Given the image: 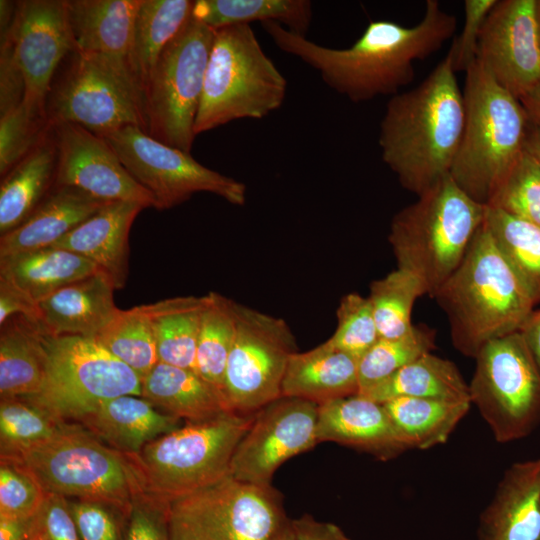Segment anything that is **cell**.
I'll return each mask as SVG.
<instances>
[{
	"mask_svg": "<svg viewBox=\"0 0 540 540\" xmlns=\"http://www.w3.org/2000/svg\"><path fill=\"white\" fill-rule=\"evenodd\" d=\"M274 44L319 72L337 93L355 103L394 96L411 83L414 62L437 52L456 30L457 20L437 0H427L424 15L413 26L372 20L348 48L317 44L277 22L262 23Z\"/></svg>",
	"mask_w": 540,
	"mask_h": 540,
	"instance_id": "obj_1",
	"label": "cell"
},
{
	"mask_svg": "<svg viewBox=\"0 0 540 540\" xmlns=\"http://www.w3.org/2000/svg\"><path fill=\"white\" fill-rule=\"evenodd\" d=\"M465 104L449 52L415 88L391 97L380 123L381 158L417 196L450 174Z\"/></svg>",
	"mask_w": 540,
	"mask_h": 540,
	"instance_id": "obj_2",
	"label": "cell"
},
{
	"mask_svg": "<svg viewBox=\"0 0 540 540\" xmlns=\"http://www.w3.org/2000/svg\"><path fill=\"white\" fill-rule=\"evenodd\" d=\"M433 298L447 316L453 346L474 359L487 343L520 331L536 305L484 222Z\"/></svg>",
	"mask_w": 540,
	"mask_h": 540,
	"instance_id": "obj_3",
	"label": "cell"
},
{
	"mask_svg": "<svg viewBox=\"0 0 540 540\" xmlns=\"http://www.w3.org/2000/svg\"><path fill=\"white\" fill-rule=\"evenodd\" d=\"M450 174L392 218L388 241L397 268L416 276L433 297L464 259L485 219Z\"/></svg>",
	"mask_w": 540,
	"mask_h": 540,
	"instance_id": "obj_4",
	"label": "cell"
},
{
	"mask_svg": "<svg viewBox=\"0 0 540 540\" xmlns=\"http://www.w3.org/2000/svg\"><path fill=\"white\" fill-rule=\"evenodd\" d=\"M463 97L465 123L450 176L486 206L524 151L530 118L478 60L466 72Z\"/></svg>",
	"mask_w": 540,
	"mask_h": 540,
	"instance_id": "obj_5",
	"label": "cell"
},
{
	"mask_svg": "<svg viewBox=\"0 0 540 540\" xmlns=\"http://www.w3.org/2000/svg\"><path fill=\"white\" fill-rule=\"evenodd\" d=\"M255 414L227 412L205 421L185 422L129 455L145 496L169 505L229 475L234 451Z\"/></svg>",
	"mask_w": 540,
	"mask_h": 540,
	"instance_id": "obj_6",
	"label": "cell"
},
{
	"mask_svg": "<svg viewBox=\"0 0 540 540\" xmlns=\"http://www.w3.org/2000/svg\"><path fill=\"white\" fill-rule=\"evenodd\" d=\"M286 93V78L250 25L215 29L194 133L238 119H262L282 106Z\"/></svg>",
	"mask_w": 540,
	"mask_h": 540,
	"instance_id": "obj_7",
	"label": "cell"
},
{
	"mask_svg": "<svg viewBox=\"0 0 540 540\" xmlns=\"http://www.w3.org/2000/svg\"><path fill=\"white\" fill-rule=\"evenodd\" d=\"M46 493L100 502L128 516L145 495L128 454L109 447L82 425L65 422L48 441L20 459Z\"/></svg>",
	"mask_w": 540,
	"mask_h": 540,
	"instance_id": "obj_8",
	"label": "cell"
},
{
	"mask_svg": "<svg viewBox=\"0 0 540 540\" xmlns=\"http://www.w3.org/2000/svg\"><path fill=\"white\" fill-rule=\"evenodd\" d=\"M43 340L46 378L39 394L28 400L58 419L76 422L104 401L142 396L143 378L95 337L44 333Z\"/></svg>",
	"mask_w": 540,
	"mask_h": 540,
	"instance_id": "obj_9",
	"label": "cell"
},
{
	"mask_svg": "<svg viewBox=\"0 0 540 540\" xmlns=\"http://www.w3.org/2000/svg\"><path fill=\"white\" fill-rule=\"evenodd\" d=\"M168 520L171 540H269L289 521L272 485L230 474L169 503Z\"/></svg>",
	"mask_w": 540,
	"mask_h": 540,
	"instance_id": "obj_10",
	"label": "cell"
},
{
	"mask_svg": "<svg viewBox=\"0 0 540 540\" xmlns=\"http://www.w3.org/2000/svg\"><path fill=\"white\" fill-rule=\"evenodd\" d=\"M214 30L191 16L160 54L144 88L146 132L190 153Z\"/></svg>",
	"mask_w": 540,
	"mask_h": 540,
	"instance_id": "obj_11",
	"label": "cell"
},
{
	"mask_svg": "<svg viewBox=\"0 0 540 540\" xmlns=\"http://www.w3.org/2000/svg\"><path fill=\"white\" fill-rule=\"evenodd\" d=\"M475 360L470 400L495 440L529 435L540 423V371L520 331L487 343Z\"/></svg>",
	"mask_w": 540,
	"mask_h": 540,
	"instance_id": "obj_12",
	"label": "cell"
},
{
	"mask_svg": "<svg viewBox=\"0 0 540 540\" xmlns=\"http://www.w3.org/2000/svg\"><path fill=\"white\" fill-rule=\"evenodd\" d=\"M74 53L46 109L50 125L75 123L100 136L126 126L146 131L144 96L130 66Z\"/></svg>",
	"mask_w": 540,
	"mask_h": 540,
	"instance_id": "obj_13",
	"label": "cell"
},
{
	"mask_svg": "<svg viewBox=\"0 0 540 540\" xmlns=\"http://www.w3.org/2000/svg\"><path fill=\"white\" fill-rule=\"evenodd\" d=\"M130 175L154 197L157 209L180 205L198 192L215 194L232 205L246 203V185L207 168L188 152L169 146L138 126L102 135Z\"/></svg>",
	"mask_w": 540,
	"mask_h": 540,
	"instance_id": "obj_14",
	"label": "cell"
},
{
	"mask_svg": "<svg viewBox=\"0 0 540 540\" xmlns=\"http://www.w3.org/2000/svg\"><path fill=\"white\" fill-rule=\"evenodd\" d=\"M236 329L224 377V395L233 412L255 413L282 397L290 356L297 352L288 323L236 302Z\"/></svg>",
	"mask_w": 540,
	"mask_h": 540,
	"instance_id": "obj_15",
	"label": "cell"
},
{
	"mask_svg": "<svg viewBox=\"0 0 540 540\" xmlns=\"http://www.w3.org/2000/svg\"><path fill=\"white\" fill-rule=\"evenodd\" d=\"M2 41L10 45L24 80L22 104L31 115L47 118L52 78L63 58L75 51L66 1L16 2L13 21L1 34Z\"/></svg>",
	"mask_w": 540,
	"mask_h": 540,
	"instance_id": "obj_16",
	"label": "cell"
},
{
	"mask_svg": "<svg viewBox=\"0 0 540 540\" xmlns=\"http://www.w3.org/2000/svg\"><path fill=\"white\" fill-rule=\"evenodd\" d=\"M317 415V404L283 396L258 410L234 451L230 475L271 485L275 471L285 461L318 444Z\"/></svg>",
	"mask_w": 540,
	"mask_h": 540,
	"instance_id": "obj_17",
	"label": "cell"
},
{
	"mask_svg": "<svg viewBox=\"0 0 540 540\" xmlns=\"http://www.w3.org/2000/svg\"><path fill=\"white\" fill-rule=\"evenodd\" d=\"M478 62L517 99L540 80V0H500L487 16Z\"/></svg>",
	"mask_w": 540,
	"mask_h": 540,
	"instance_id": "obj_18",
	"label": "cell"
},
{
	"mask_svg": "<svg viewBox=\"0 0 540 540\" xmlns=\"http://www.w3.org/2000/svg\"><path fill=\"white\" fill-rule=\"evenodd\" d=\"M52 127L57 147L54 187H74L104 201L157 208L153 195L130 175L102 136L75 123Z\"/></svg>",
	"mask_w": 540,
	"mask_h": 540,
	"instance_id": "obj_19",
	"label": "cell"
},
{
	"mask_svg": "<svg viewBox=\"0 0 540 540\" xmlns=\"http://www.w3.org/2000/svg\"><path fill=\"white\" fill-rule=\"evenodd\" d=\"M316 438L392 459L409 448L384 405L356 394L318 405Z\"/></svg>",
	"mask_w": 540,
	"mask_h": 540,
	"instance_id": "obj_20",
	"label": "cell"
},
{
	"mask_svg": "<svg viewBox=\"0 0 540 540\" xmlns=\"http://www.w3.org/2000/svg\"><path fill=\"white\" fill-rule=\"evenodd\" d=\"M478 540H540V458L505 470L480 515Z\"/></svg>",
	"mask_w": 540,
	"mask_h": 540,
	"instance_id": "obj_21",
	"label": "cell"
},
{
	"mask_svg": "<svg viewBox=\"0 0 540 540\" xmlns=\"http://www.w3.org/2000/svg\"><path fill=\"white\" fill-rule=\"evenodd\" d=\"M114 290L102 270L57 290L38 303L43 330L51 336L97 337L119 309Z\"/></svg>",
	"mask_w": 540,
	"mask_h": 540,
	"instance_id": "obj_22",
	"label": "cell"
},
{
	"mask_svg": "<svg viewBox=\"0 0 540 540\" xmlns=\"http://www.w3.org/2000/svg\"><path fill=\"white\" fill-rule=\"evenodd\" d=\"M144 208L135 202H109L51 247L87 258L121 289L128 276L130 228Z\"/></svg>",
	"mask_w": 540,
	"mask_h": 540,
	"instance_id": "obj_23",
	"label": "cell"
},
{
	"mask_svg": "<svg viewBox=\"0 0 540 540\" xmlns=\"http://www.w3.org/2000/svg\"><path fill=\"white\" fill-rule=\"evenodd\" d=\"M140 4L141 0L66 1L74 52L99 55L130 66Z\"/></svg>",
	"mask_w": 540,
	"mask_h": 540,
	"instance_id": "obj_24",
	"label": "cell"
},
{
	"mask_svg": "<svg viewBox=\"0 0 540 540\" xmlns=\"http://www.w3.org/2000/svg\"><path fill=\"white\" fill-rule=\"evenodd\" d=\"M77 422L109 447L128 455L182 425L179 418L136 395L104 401Z\"/></svg>",
	"mask_w": 540,
	"mask_h": 540,
	"instance_id": "obj_25",
	"label": "cell"
},
{
	"mask_svg": "<svg viewBox=\"0 0 540 540\" xmlns=\"http://www.w3.org/2000/svg\"><path fill=\"white\" fill-rule=\"evenodd\" d=\"M107 203L74 187L53 186L22 224L1 236L0 257L53 246Z\"/></svg>",
	"mask_w": 540,
	"mask_h": 540,
	"instance_id": "obj_26",
	"label": "cell"
},
{
	"mask_svg": "<svg viewBox=\"0 0 540 540\" xmlns=\"http://www.w3.org/2000/svg\"><path fill=\"white\" fill-rule=\"evenodd\" d=\"M358 393V359L335 348L328 340L290 356L282 382L283 397L321 405Z\"/></svg>",
	"mask_w": 540,
	"mask_h": 540,
	"instance_id": "obj_27",
	"label": "cell"
},
{
	"mask_svg": "<svg viewBox=\"0 0 540 540\" xmlns=\"http://www.w3.org/2000/svg\"><path fill=\"white\" fill-rule=\"evenodd\" d=\"M142 397L161 412L185 422L233 412L224 394L196 371L162 362L143 377Z\"/></svg>",
	"mask_w": 540,
	"mask_h": 540,
	"instance_id": "obj_28",
	"label": "cell"
},
{
	"mask_svg": "<svg viewBox=\"0 0 540 540\" xmlns=\"http://www.w3.org/2000/svg\"><path fill=\"white\" fill-rule=\"evenodd\" d=\"M1 399H29L41 391L46 378L47 354L39 320L23 315L0 325Z\"/></svg>",
	"mask_w": 540,
	"mask_h": 540,
	"instance_id": "obj_29",
	"label": "cell"
},
{
	"mask_svg": "<svg viewBox=\"0 0 540 540\" xmlns=\"http://www.w3.org/2000/svg\"><path fill=\"white\" fill-rule=\"evenodd\" d=\"M56 166L57 147L52 127L1 181V236L22 224L52 190Z\"/></svg>",
	"mask_w": 540,
	"mask_h": 540,
	"instance_id": "obj_30",
	"label": "cell"
},
{
	"mask_svg": "<svg viewBox=\"0 0 540 540\" xmlns=\"http://www.w3.org/2000/svg\"><path fill=\"white\" fill-rule=\"evenodd\" d=\"M99 270L87 258L56 247L0 257V276L37 304L57 290Z\"/></svg>",
	"mask_w": 540,
	"mask_h": 540,
	"instance_id": "obj_31",
	"label": "cell"
},
{
	"mask_svg": "<svg viewBox=\"0 0 540 540\" xmlns=\"http://www.w3.org/2000/svg\"><path fill=\"white\" fill-rule=\"evenodd\" d=\"M378 403L399 397L469 401V384L450 360L426 353L359 394Z\"/></svg>",
	"mask_w": 540,
	"mask_h": 540,
	"instance_id": "obj_32",
	"label": "cell"
},
{
	"mask_svg": "<svg viewBox=\"0 0 540 540\" xmlns=\"http://www.w3.org/2000/svg\"><path fill=\"white\" fill-rule=\"evenodd\" d=\"M204 296H178L145 304L154 330L159 362L195 371Z\"/></svg>",
	"mask_w": 540,
	"mask_h": 540,
	"instance_id": "obj_33",
	"label": "cell"
},
{
	"mask_svg": "<svg viewBox=\"0 0 540 540\" xmlns=\"http://www.w3.org/2000/svg\"><path fill=\"white\" fill-rule=\"evenodd\" d=\"M193 6L191 0H141L130 67L142 92L163 49L191 18Z\"/></svg>",
	"mask_w": 540,
	"mask_h": 540,
	"instance_id": "obj_34",
	"label": "cell"
},
{
	"mask_svg": "<svg viewBox=\"0 0 540 540\" xmlns=\"http://www.w3.org/2000/svg\"><path fill=\"white\" fill-rule=\"evenodd\" d=\"M407 447L444 444L469 411L471 402L399 397L382 403Z\"/></svg>",
	"mask_w": 540,
	"mask_h": 540,
	"instance_id": "obj_35",
	"label": "cell"
},
{
	"mask_svg": "<svg viewBox=\"0 0 540 540\" xmlns=\"http://www.w3.org/2000/svg\"><path fill=\"white\" fill-rule=\"evenodd\" d=\"M312 14L308 0H196L192 10L193 18L213 30L273 21L301 36H306Z\"/></svg>",
	"mask_w": 540,
	"mask_h": 540,
	"instance_id": "obj_36",
	"label": "cell"
},
{
	"mask_svg": "<svg viewBox=\"0 0 540 540\" xmlns=\"http://www.w3.org/2000/svg\"><path fill=\"white\" fill-rule=\"evenodd\" d=\"M484 224L499 252L540 302V227L486 206Z\"/></svg>",
	"mask_w": 540,
	"mask_h": 540,
	"instance_id": "obj_37",
	"label": "cell"
},
{
	"mask_svg": "<svg viewBox=\"0 0 540 540\" xmlns=\"http://www.w3.org/2000/svg\"><path fill=\"white\" fill-rule=\"evenodd\" d=\"M235 304L217 292L206 294L196 348L195 371L223 394L226 365L235 337Z\"/></svg>",
	"mask_w": 540,
	"mask_h": 540,
	"instance_id": "obj_38",
	"label": "cell"
},
{
	"mask_svg": "<svg viewBox=\"0 0 540 540\" xmlns=\"http://www.w3.org/2000/svg\"><path fill=\"white\" fill-rule=\"evenodd\" d=\"M95 338L142 378L159 362L154 330L145 304L118 309Z\"/></svg>",
	"mask_w": 540,
	"mask_h": 540,
	"instance_id": "obj_39",
	"label": "cell"
},
{
	"mask_svg": "<svg viewBox=\"0 0 540 540\" xmlns=\"http://www.w3.org/2000/svg\"><path fill=\"white\" fill-rule=\"evenodd\" d=\"M65 422L28 399H1L0 458L20 460L52 438Z\"/></svg>",
	"mask_w": 540,
	"mask_h": 540,
	"instance_id": "obj_40",
	"label": "cell"
},
{
	"mask_svg": "<svg viewBox=\"0 0 540 540\" xmlns=\"http://www.w3.org/2000/svg\"><path fill=\"white\" fill-rule=\"evenodd\" d=\"M369 289L368 299L380 338H396L411 331L413 306L427 294L422 282L412 273L396 268L372 281Z\"/></svg>",
	"mask_w": 540,
	"mask_h": 540,
	"instance_id": "obj_41",
	"label": "cell"
},
{
	"mask_svg": "<svg viewBox=\"0 0 540 540\" xmlns=\"http://www.w3.org/2000/svg\"><path fill=\"white\" fill-rule=\"evenodd\" d=\"M435 331L414 325L411 331L396 338H379L358 360L359 393L390 377L420 356L432 352Z\"/></svg>",
	"mask_w": 540,
	"mask_h": 540,
	"instance_id": "obj_42",
	"label": "cell"
},
{
	"mask_svg": "<svg viewBox=\"0 0 540 540\" xmlns=\"http://www.w3.org/2000/svg\"><path fill=\"white\" fill-rule=\"evenodd\" d=\"M486 206L540 227V165L525 149Z\"/></svg>",
	"mask_w": 540,
	"mask_h": 540,
	"instance_id": "obj_43",
	"label": "cell"
},
{
	"mask_svg": "<svg viewBox=\"0 0 540 540\" xmlns=\"http://www.w3.org/2000/svg\"><path fill=\"white\" fill-rule=\"evenodd\" d=\"M336 317L337 327L328 342L359 360L380 338L368 297L355 292L344 295Z\"/></svg>",
	"mask_w": 540,
	"mask_h": 540,
	"instance_id": "obj_44",
	"label": "cell"
},
{
	"mask_svg": "<svg viewBox=\"0 0 540 540\" xmlns=\"http://www.w3.org/2000/svg\"><path fill=\"white\" fill-rule=\"evenodd\" d=\"M46 495L22 460L0 458V517L33 516Z\"/></svg>",
	"mask_w": 540,
	"mask_h": 540,
	"instance_id": "obj_45",
	"label": "cell"
},
{
	"mask_svg": "<svg viewBox=\"0 0 540 540\" xmlns=\"http://www.w3.org/2000/svg\"><path fill=\"white\" fill-rule=\"evenodd\" d=\"M51 129L47 118L31 115L22 103L1 115L0 174L5 176Z\"/></svg>",
	"mask_w": 540,
	"mask_h": 540,
	"instance_id": "obj_46",
	"label": "cell"
},
{
	"mask_svg": "<svg viewBox=\"0 0 540 540\" xmlns=\"http://www.w3.org/2000/svg\"><path fill=\"white\" fill-rule=\"evenodd\" d=\"M69 506L82 540H124L127 516L118 509L78 499Z\"/></svg>",
	"mask_w": 540,
	"mask_h": 540,
	"instance_id": "obj_47",
	"label": "cell"
},
{
	"mask_svg": "<svg viewBox=\"0 0 540 540\" xmlns=\"http://www.w3.org/2000/svg\"><path fill=\"white\" fill-rule=\"evenodd\" d=\"M498 0H465V20L449 54L455 72H467L476 62L481 31L487 16Z\"/></svg>",
	"mask_w": 540,
	"mask_h": 540,
	"instance_id": "obj_48",
	"label": "cell"
},
{
	"mask_svg": "<svg viewBox=\"0 0 540 540\" xmlns=\"http://www.w3.org/2000/svg\"><path fill=\"white\" fill-rule=\"evenodd\" d=\"M124 540H171L168 505L145 495L138 498L127 516Z\"/></svg>",
	"mask_w": 540,
	"mask_h": 540,
	"instance_id": "obj_49",
	"label": "cell"
},
{
	"mask_svg": "<svg viewBox=\"0 0 540 540\" xmlns=\"http://www.w3.org/2000/svg\"><path fill=\"white\" fill-rule=\"evenodd\" d=\"M37 517L46 540H82L66 497L47 493Z\"/></svg>",
	"mask_w": 540,
	"mask_h": 540,
	"instance_id": "obj_50",
	"label": "cell"
},
{
	"mask_svg": "<svg viewBox=\"0 0 540 540\" xmlns=\"http://www.w3.org/2000/svg\"><path fill=\"white\" fill-rule=\"evenodd\" d=\"M0 59V111L1 115H4L22 103L25 84L11 47L6 41L1 42Z\"/></svg>",
	"mask_w": 540,
	"mask_h": 540,
	"instance_id": "obj_51",
	"label": "cell"
},
{
	"mask_svg": "<svg viewBox=\"0 0 540 540\" xmlns=\"http://www.w3.org/2000/svg\"><path fill=\"white\" fill-rule=\"evenodd\" d=\"M16 315L39 320L38 304L12 282L0 276V325Z\"/></svg>",
	"mask_w": 540,
	"mask_h": 540,
	"instance_id": "obj_52",
	"label": "cell"
},
{
	"mask_svg": "<svg viewBox=\"0 0 540 540\" xmlns=\"http://www.w3.org/2000/svg\"><path fill=\"white\" fill-rule=\"evenodd\" d=\"M297 540H351L337 525L321 522L305 514L291 519Z\"/></svg>",
	"mask_w": 540,
	"mask_h": 540,
	"instance_id": "obj_53",
	"label": "cell"
},
{
	"mask_svg": "<svg viewBox=\"0 0 540 540\" xmlns=\"http://www.w3.org/2000/svg\"><path fill=\"white\" fill-rule=\"evenodd\" d=\"M37 513L26 517H0V540H28L37 529Z\"/></svg>",
	"mask_w": 540,
	"mask_h": 540,
	"instance_id": "obj_54",
	"label": "cell"
},
{
	"mask_svg": "<svg viewBox=\"0 0 540 540\" xmlns=\"http://www.w3.org/2000/svg\"><path fill=\"white\" fill-rule=\"evenodd\" d=\"M520 333L540 371V310H534L520 330Z\"/></svg>",
	"mask_w": 540,
	"mask_h": 540,
	"instance_id": "obj_55",
	"label": "cell"
},
{
	"mask_svg": "<svg viewBox=\"0 0 540 540\" xmlns=\"http://www.w3.org/2000/svg\"><path fill=\"white\" fill-rule=\"evenodd\" d=\"M519 101L525 108L530 121L540 125V80Z\"/></svg>",
	"mask_w": 540,
	"mask_h": 540,
	"instance_id": "obj_56",
	"label": "cell"
},
{
	"mask_svg": "<svg viewBox=\"0 0 540 540\" xmlns=\"http://www.w3.org/2000/svg\"><path fill=\"white\" fill-rule=\"evenodd\" d=\"M527 151L540 165V125L530 121V126L525 142Z\"/></svg>",
	"mask_w": 540,
	"mask_h": 540,
	"instance_id": "obj_57",
	"label": "cell"
},
{
	"mask_svg": "<svg viewBox=\"0 0 540 540\" xmlns=\"http://www.w3.org/2000/svg\"><path fill=\"white\" fill-rule=\"evenodd\" d=\"M269 540H297L291 519Z\"/></svg>",
	"mask_w": 540,
	"mask_h": 540,
	"instance_id": "obj_58",
	"label": "cell"
},
{
	"mask_svg": "<svg viewBox=\"0 0 540 540\" xmlns=\"http://www.w3.org/2000/svg\"><path fill=\"white\" fill-rule=\"evenodd\" d=\"M28 540H46L42 530L39 527L38 517H37V529L34 532V534Z\"/></svg>",
	"mask_w": 540,
	"mask_h": 540,
	"instance_id": "obj_59",
	"label": "cell"
}]
</instances>
